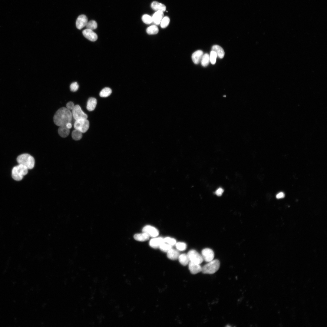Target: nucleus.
Listing matches in <instances>:
<instances>
[{"mask_svg": "<svg viewBox=\"0 0 327 327\" xmlns=\"http://www.w3.org/2000/svg\"><path fill=\"white\" fill-rule=\"evenodd\" d=\"M172 246L164 242L160 245L159 248L162 251L165 252H167L172 248Z\"/></svg>", "mask_w": 327, "mask_h": 327, "instance_id": "cd10ccee", "label": "nucleus"}, {"mask_svg": "<svg viewBox=\"0 0 327 327\" xmlns=\"http://www.w3.org/2000/svg\"><path fill=\"white\" fill-rule=\"evenodd\" d=\"M17 160L19 164L26 166L28 169H32L34 167V159L28 154H24L19 155L18 157Z\"/></svg>", "mask_w": 327, "mask_h": 327, "instance_id": "f03ea898", "label": "nucleus"}, {"mask_svg": "<svg viewBox=\"0 0 327 327\" xmlns=\"http://www.w3.org/2000/svg\"><path fill=\"white\" fill-rule=\"evenodd\" d=\"M224 191L222 187H219L215 192V194L218 196H221Z\"/></svg>", "mask_w": 327, "mask_h": 327, "instance_id": "f704fd0d", "label": "nucleus"}, {"mask_svg": "<svg viewBox=\"0 0 327 327\" xmlns=\"http://www.w3.org/2000/svg\"><path fill=\"white\" fill-rule=\"evenodd\" d=\"M203 55V51L200 50L194 52L192 56V59L193 62L195 64H199L201 61Z\"/></svg>", "mask_w": 327, "mask_h": 327, "instance_id": "4468645a", "label": "nucleus"}, {"mask_svg": "<svg viewBox=\"0 0 327 327\" xmlns=\"http://www.w3.org/2000/svg\"><path fill=\"white\" fill-rule=\"evenodd\" d=\"M220 266L218 260H213L202 267L201 272L204 274H213L219 269Z\"/></svg>", "mask_w": 327, "mask_h": 327, "instance_id": "20e7f679", "label": "nucleus"}, {"mask_svg": "<svg viewBox=\"0 0 327 327\" xmlns=\"http://www.w3.org/2000/svg\"><path fill=\"white\" fill-rule=\"evenodd\" d=\"M89 127V123L87 119H82L76 120L74 124L75 129L77 130L82 133L86 132Z\"/></svg>", "mask_w": 327, "mask_h": 327, "instance_id": "39448f33", "label": "nucleus"}, {"mask_svg": "<svg viewBox=\"0 0 327 327\" xmlns=\"http://www.w3.org/2000/svg\"><path fill=\"white\" fill-rule=\"evenodd\" d=\"M188 267L190 272L193 274L198 273L202 271V267L200 264L190 262Z\"/></svg>", "mask_w": 327, "mask_h": 327, "instance_id": "ddd939ff", "label": "nucleus"}, {"mask_svg": "<svg viewBox=\"0 0 327 327\" xmlns=\"http://www.w3.org/2000/svg\"><path fill=\"white\" fill-rule=\"evenodd\" d=\"M210 61V55L207 53L203 55L201 60V64L203 67L207 66Z\"/></svg>", "mask_w": 327, "mask_h": 327, "instance_id": "a878e982", "label": "nucleus"}, {"mask_svg": "<svg viewBox=\"0 0 327 327\" xmlns=\"http://www.w3.org/2000/svg\"><path fill=\"white\" fill-rule=\"evenodd\" d=\"M178 259L180 263L183 266H186L190 262L188 255L185 253L180 255Z\"/></svg>", "mask_w": 327, "mask_h": 327, "instance_id": "4be33fe9", "label": "nucleus"}, {"mask_svg": "<svg viewBox=\"0 0 327 327\" xmlns=\"http://www.w3.org/2000/svg\"><path fill=\"white\" fill-rule=\"evenodd\" d=\"M82 34L85 38L91 41H95L97 39V35L91 30L86 28L82 31Z\"/></svg>", "mask_w": 327, "mask_h": 327, "instance_id": "9b49d317", "label": "nucleus"}, {"mask_svg": "<svg viewBox=\"0 0 327 327\" xmlns=\"http://www.w3.org/2000/svg\"><path fill=\"white\" fill-rule=\"evenodd\" d=\"M167 256L170 259L175 260L178 259L179 253L177 250L174 249H170L167 252Z\"/></svg>", "mask_w": 327, "mask_h": 327, "instance_id": "f3484780", "label": "nucleus"}, {"mask_svg": "<svg viewBox=\"0 0 327 327\" xmlns=\"http://www.w3.org/2000/svg\"><path fill=\"white\" fill-rule=\"evenodd\" d=\"M72 117V113L70 110L66 107H62L59 109L55 114L53 117L54 122L58 126L66 125L67 123H71Z\"/></svg>", "mask_w": 327, "mask_h": 327, "instance_id": "f257e3e1", "label": "nucleus"}, {"mask_svg": "<svg viewBox=\"0 0 327 327\" xmlns=\"http://www.w3.org/2000/svg\"><path fill=\"white\" fill-rule=\"evenodd\" d=\"M163 12L160 11H156L153 15V22L155 24H159L164 17Z\"/></svg>", "mask_w": 327, "mask_h": 327, "instance_id": "2eb2a0df", "label": "nucleus"}, {"mask_svg": "<svg viewBox=\"0 0 327 327\" xmlns=\"http://www.w3.org/2000/svg\"><path fill=\"white\" fill-rule=\"evenodd\" d=\"M134 237L136 240L139 241H145L148 240L150 236L147 234L143 232L142 233L135 234Z\"/></svg>", "mask_w": 327, "mask_h": 327, "instance_id": "412c9836", "label": "nucleus"}, {"mask_svg": "<svg viewBox=\"0 0 327 327\" xmlns=\"http://www.w3.org/2000/svg\"><path fill=\"white\" fill-rule=\"evenodd\" d=\"M74 106V103L71 101L68 102L66 104V108L69 110H72Z\"/></svg>", "mask_w": 327, "mask_h": 327, "instance_id": "c9c22d12", "label": "nucleus"}, {"mask_svg": "<svg viewBox=\"0 0 327 327\" xmlns=\"http://www.w3.org/2000/svg\"><path fill=\"white\" fill-rule=\"evenodd\" d=\"M112 90L111 88L106 87L103 89L100 93V96L102 97H106L111 94Z\"/></svg>", "mask_w": 327, "mask_h": 327, "instance_id": "b1692460", "label": "nucleus"}, {"mask_svg": "<svg viewBox=\"0 0 327 327\" xmlns=\"http://www.w3.org/2000/svg\"><path fill=\"white\" fill-rule=\"evenodd\" d=\"M217 57L215 51L212 50L211 51L210 59V61L212 64H215Z\"/></svg>", "mask_w": 327, "mask_h": 327, "instance_id": "473e14b6", "label": "nucleus"}, {"mask_svg": "<svg viewBox=\"0 0 327 327\" xmlns=\"http://www.w3.org/2000/svg\"><path fill=\"white\" fill-rule=\"evenodd\" d=\"M66 126V127L69 129L71 128L72 127V124L71 123H67Z\"/></svg>", "mask_w": 327, "mask_h": 327, "instance_id": "4c0bfd02", "label": "nucleus"}, {"mask_svg": "<svg viewBox=\"0 0 327 327\" xmlns=\"http://www.w3.org/2000/svg\"><path fill=\"white\" fill-rule=\"evenodd\" d=\"M201 255L203 260L207 262L213 260L214 256L213 250L208 248L203 249L202 251Z\"/></svg>", "mask_w": 327, "mask_h": 327, "instance_id": "1a4fd4ad", "label": "nucleus"}, {"mask_svg": "<svg viewBox=\"0 0 327 327\" xmlns=\"http://www.w3.org/2000/svg\"><path fill=\"white\" fill-rule=\"evenodd\" d=\"M82 133L78 130L75 129L72 133L73 139L76 140H80L82 137Z\"/></svg>", "mask_w": 327, "mask_h": 327, "instance_id": "393cba45", "label": "nucleus"}, {"mask_svg": "<svg viewBox=\"0 0 327 327\" xmlns=\"http://www.w3.org/2000/svg\"><path fill=\"white\" fill-rule=\"evenodd\" d=\"M86 26L87 29L93 30L97 28V24L95 21L91 20L88 22Z\"/></svg>", "mask_w": 327, "mask_h": 327, "instance_id": "bb28decb", "label": "nucleus"}, {"mask_svg": "<svg viewBox=\"0 0 327 327\" xmlns=\"http://www.w3.org/2000/svg\"><path fill=\"white\" fill-rule=\"evenodd\" d=\"M72 110V117L75 121L80 119L87 118V115L82 110L79 105H76L74 106Z\"/></svg>", "mask_w": 327, "mask_h": 327, "instance_id": "0eeeda50", "label": "nucleus"}, {"mask_svg": "<svg viewBox=\"0 0 327 327\" xmlns=\"http://www.w3.org/2000/svg\"><path fill=\"white\" fill-rule=\"evenodd\" d=\"M143 21L145 24H149L153 22L152 17L147 14H145L142 17Z\"/></svg>", "mask_w": 327, "mask_h": 327, "instance_id": "c756f323", "label": "nucleus"}, {"mask_svg": "<svg viewBox=\"0 0 327 327\" xmlns=\"http://www.w3.org/2000/svg\"><path fill=\"white\" fill-rule=\"evenodd\" d=\"M187 255L190 262L200 264L203 260L201 255L195 250H190Z\"/></svg>", "mask_w": 327, "mask_h": 327, "instance_id": "423d86ee", "label": "nucleus"}, {"mask_svg": "<svg viewBox=\"0 0 327 327\" xmlns=\"http://www.w3.org/2000/svg\"><path fill=\"white\" fill-rule=\"evenodd\" d=\"M175 245L177 249L180 251H184L187 248V245L184 242H178L176 243Z\"/></svg>", "mask_w": 327, "mask_h": 327, "instance_id": "7c9ffc66", "label": "nucleus"}, {"mask_svg": "<svg viewBox=\"0 0 327 327\" xmlns=\"http://www.w3.org/2000/svg\"><path fill=\"white\" fill-rule=\"evenodd\" d=\"M78 85L76 82L72 83L70 86L71 91L73 92L76 91L78 90Z\"/></svg>", "mask_w": 327, "mask_h": 327, "instance_id": "72a5a7b5", "label": "nucleus"}, {"mask_svg": "<svg viewBox=\"0 0 327 327\" xmlns=\"http://www.w3.org/2000/svg\"><path fill=\"white\" fill-rule=\"evenodd\" d=\"M159 31L158 28L155 25H152L148 27L146 29V32L149 35H154L157 33Z\"/></svg>", "mask_w": 327, "mask_h": 327, "instance_id": "5701e85b", "label": "nucleus"}, {"mask_svg": "<svg viewBox=\"0 0 327 327\" xmlns=\"http://www.w3.org/2000/svg\"><path fill=\"white\" fill-rule=\"evenodd\" d=\"M164 238L161 237H154L151 239L149 243V244L151 247L157 249L159 248L160 245L164 242Z\"/></svg>", "mask_w": 327, "mask_h": 327, "instance_id": "f8f14e48", "label": "nucleus"}, {"mask_svg": "<svg viewBox=\"0 0 327 327\" xmlns=\"http://www.w3.org/2000/svg\"><path fill=\"white\" fill-rule=\"evenodd\" d=\"M59 127L58 130L59 135L62 137H65L68 136L70 133L69 129L68 128L66 125Z\"/></svg>", "mask_w": 327, "mask_h": 327, "instance_id": "aec40b11", "label": "nucleus"}, {"mask_svg": "<svg viewBox=\"0 0 327 327\" xmlns=\"http://www.w3.org/2000/svg\"><path fill=\"white\" fill-rule=\"evenodd\" d=\"M212 50L216 52L217 57L220 58H223L225 53L221 47L218 45H215L212 46Z\"/></svg>", "mask_w": 327, "mask_h": 327, "instance_id": "6ab92c4d", "label": "nucleus"}, {"mask_svg": "<svg viewBox=\"0 0 327 327\" xmlns=\"http://www.w3.org/2000/svg\"><path fill=\"white\" fill-rule=\"evenodd\" d=\"M142 232L147 234L150 237H155L159 234L158 230L155 227L150 226L146 225L142 229Z\"/></svg>", "mask_w": 327, "mask_h": 327, "instance_id": "6e6552de", "label": "nucleus"}, {"mask_svg": "<svg viewBox=\"0 0 327 327\" xmlns=\"http://www.w3.org/2000/svg\"><path fill=\"white\" fill-rule=\"evenodd\" d=\"M151 7L152 9L156 11H165L166 10V6L162 3L157 1L153 2L151 4Z\"/></svg>", "mask_w": 327, "mask_h": 327, "instance_id": "dca6fc26", "label": "nucleus"}, {"mask_svg": "<svg viewBox=\"0 0 327 327\" xmlns=\"http://www.w3.org/2000/svg\"><path fill=\"white\" fill-rule=\"evenodd\" d=\"M285 197V194L283 192H280L278 193L276 196L277 199H281Z\"/></svg>", "mask_w": 327, "mask_h": 327, "instance_id": "e433bc0d", "label": "nucleus"}, {"mask_svg": "<svg viewBox=\"0 0 327 327\" xmlns=\"http://www.w3.org/2000/svg\"><path fill=\"white\" fill-rule=\"evenodd\" d=\"M97 104L96 98L93 97H90L88 100L87 108L89 111H93L95 108Z\"/></svg>", "mask_w": 327, "mask_h": 327, "instance_id": "a211bd4d", "label": "nucleus"}, {"mask_svg": "<svg viewBox=\"0 0 327 327\" xmlns=\"http://www.w3.org/2000/svg\"><path fill=\"white\" fill-rule=\"evenodd\" d=\"M28 170L26 166L21 164L14 167L12 170L13 178L17 181L21 180L24 176L27 174Z\"/></svg>", "mask_w": 327, "mask_h": 327, "instance_id": "7ed1b4c3", "label": "nucleus"}, {"mask_svg": "<svg viewBox=\"0 0 327 327\" xmlns=\"http://www.w3.org/2000/svg\"><path fill=\"white\" fill-rule=\"evenodd\" d=\"M165 242L169 244L172 246L175 245L177 243L176 240L173 238L169 237H167L164 238Z\"/></svg>", "mask_w": 327, "mask_h": 327, "instance_id": "2f4dec72", "label": "nucleus"}, {"mask_svg": "<svg viewBox=\"0 0 327 327\" xmlns=\"http://www.w3.org/2000/svg\"><path fill=\"white\" fill-rule=\"evenodd\" d=\"M170 21L169 18L167 16L164 17L162 19L160 25L161 27L162 28H165L168 25Z\"/></svg>", "mask_w": 327, "mask_h": 327, "instance_id": "c85d7f7f", "label": "nucleus"}, {"mask_svg": "<svg viewBox=\"0 0 327 327\" xmlns=\"http://www.w3.org/2000/svg\"><path fill=\"white\" fill-rule=\"evenodd\" d=\"M88 22L87 16L84 15H81L77 19L76 22V27L79 29H81L86 26Z\"/></svg>", "mask_w": 327, "mask_h": 327, "instance_id": "9d476101", "label": "nucleus"}]
</instances>
